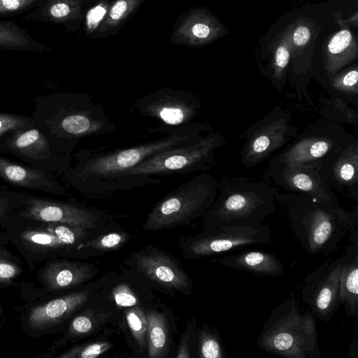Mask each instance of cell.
<instances>
[{
	"mask_svg": "<svg viewBox=\"0 0 358 358\" xmlns=\"http://www.w3.org/2000/svg\"><path fill=\"white\" fill-rule=\"evenodd\" d=\"M339 292L346 315L358 317V243H352L345 250Z\"/></svg>",
	"mask_w": 358,
	"mask_h": 358,
	"instance_id": "603a6c76",
	"label": "cell"
},
{
	"mask_svg": "<svg viewBox=\"0 0 358 358\" xmlns=\"http://www.w3.org/2000/svg\"><path fill=\"white\" fill-rule=\"evenodd\" d=\"M45 0H0V17L27 14L43 4Z\"/></svg>",
	"mask_w": 358,
	"mask_h": 358,
	"instance_id": "836d02e7",
	"label": "cell"
},
{
	"mask_svg": "<svg viewBox=\"0 0 358 358\" xmlns=\"http://www.w3.org/2000/svg\"><path fill=\"white\" fill-rule=\"evenodd\" d=\"M32 127L31 115L0 112V139L9 132Z\"/></svg>",
	"mask_w": 358,
	"mask_h": 358,
	"instance_id": "e575fe53",
	"label": "cell"
},
{
	"mask_svg": "<svg viewBox=\"0 0 358 358\" xmlns=\"http://www.w3.org/2000/svg\"><path fill=\"white\" fill-rule=\"evenodd\" d=\"M357 136L341 124L326 120L315 122L293 140L274 159L284 162L320 161L332 150L351 143Z\"/></svg>",
	"mask_w": 358,
	"mask_h": 358,
	"instance_id": "5bb4252c",
	"label": "cell"
},
{
	"mask_svg": "<svg viewBox=\"0 0 358 358\" xmlns=\"http://www.w3.org/2000/svg\"><path fill=\"white\" fill-rule=\"evenodd\" d=\"M3 313V306L0 303V317L1 315H2Z\"/></svg>",
	"mask_w": 358,
	"mask_h": 358,
	"instance_id": "7bdbcfd3",
	"label": "cell"
},
{
	"mask_svg": "<svg viewBox=\"0 0 358 358\" xmlns=\"http://www.w3.org/2000/svg\"><path fill=\"white\" fill-rule=\"evenodd\" d=\"M320 168V161L292 163L273 157L264 173V180L287 192L308 196L335 208H342L336 194L323 182Z\"/></svg>",
	"mask_w": 358,
	"mask_h": 358,
	"instance_id": "7c38bea8",
	"label": "cell"
},
{
	"mask_svg": "<svg viewBox=\"0 0 358 358\" xmlns=\"http://www.w3.org/2000/svg\"><path fill=\"white\" fill-rule=\"evenodd\" d=\"M33 125L57 151L72 155L81 138L116 130L102 106L89 94L56 92L34 99Z\"/></svg>",
	"mask_w": 358,
	"mask_h": 358,
	"instance_id": "7a4b0ae2",
	"label": "cell"
},
{
	"mask_svg": "<svg viewBox=\"0 0 358 358\" xmlns=\"http://www.w3.org/2000/svg\"><path fill=\"white\" fill-rule=\"evenodd\" d=\"M147 321V347L148 356L159 358L166 356L169 348V335L166 318L155 310L145 313Z\"/></svg>",
	"mask_w": 358,
	"mask_h": 358,
	"instance_id": "484cf974",
	"label": "cell"
},
{
	"mask_svg": "<svg viewBox=\"0 0 358 358\" xmlns=\"http://www.w3.org/2000/svg\"><path fill=\"white\" fill-rule=\"evenodd\" d=\"M320 174L330 189L358 201V138L323 157Z\"/></svg>",
	"mask_w": 358,
	"mask_h": 358,
	"instance_id": "ac0fdd59",
	"label": "cell"
},
{
	"mask_svg": "<svg viewBox=\"0 0 358 358\" xmlns=\"http://www.w3.org/2000/svg\"><path fill=\"white\" fill-rule=\"evenodd\" d=\"M127 8V3L125 1H124V0L117 1L115 3V5L113 6V8L110 10V17L114 20L120 19V17L124 15Z\"/></svg>",
	"mask_w": 358,
	"mask_h": 358,
	"instance_id": "60d3db41",
	"label": "cell"
},
{
	"mask_svg": "<svg viewBox=\"0 0 358 358\" xmlns=\"http://www.w3.org/2000/svg\"><path fill=\"white\" fill-rule=\"evenodd\" d=\"M275 198L293 234L308 254H331L347 231L351 242L358 243V206L348 212L308 196L279 192L275 187Z\"/></svg>",
	"mask_w": 358,
	"mask_h": 358,
	"instance_id": "3957f363",
	"label": "cell"
},
{
	"mask_svg": "<svg viewBox=\"0 0 358 358\" xmlns=\"http://www.w3.org/2000/svg\"><path fill=\"white\" fill-rule=\"evenodd\" d=\"M292 114L280 106L275 107L243 133L244 145L240 152L241 163L254 166L283 148L297 134Z\"/></svg>",
	"mask_w": 358,
	"mask_h": 358,
	"instance_id": "30bf717a",
	"label": "cell"
},
{
	"mask_svg": "<svg viewBox=\"0 0 358 358\" xmlns=\"http://www.w3.org/2000/svg\"><path fill=\"white\" fill-rule=\"evenodd\" d=\"M0 178L13 185L55 195H65L66 189L61 185L57 176L21 165L0 155Z\"/></svg>",
	"mask_w": 358,
	"mask_h": 358,
	"instance_id": "44dd1931",
	"label": "cell"
},
{
	"mask_svg": "<svg viewBox=\"0 0 358 358\" xmlns=\"http://www.w3.org/2000/svg\"><path fill=\"white\" fill-rule=\"evenodd\" d=\"M6 189L0 186V221L6 217L10 208V201L6 195Z\"/></svg>",
	"mask_w": 358,
	"mask_h": 358,
	"instance_id": "ab89813d",
	"label": "cell"
},
{
	"mask_svg": "<svg viewBox=\"0 0 358 358\" xmlns=\"http://www.w3.org/2000/svg\"><path fill=\"white\" fill-rule=\"evenodd\" d=\"M201 105L200 98L193 92L166 87L151 92L135 103L140 114L164 127H179L194 122Z\"/></svg>",
	"mask_w": 358,
	"mask_h": 358,
	"instance_id": "2e32d148",
	"label": "cell"
},
{
	"mask_svg": "<svg viewBox=\"0 0 358 358\" xmlns=\"http://www.w3.org/2000/svg\"><path fill=\"white\" fill-rule=\"evenodd\" d=\"M199 354L203 358H226V352L216 329L203 324L199 332Z\"/></svg>",
	"mask_w": 358,
	"mask_h": 358,
	"instance_id": "f546056e",
	"label": "cell"
},
{
	"mask_svg": "<svg viewBox=\"0 0 358 358\" xmlns=\"http://www.w3.org/2000/svg\"><path fill=\"white\" fill-rule=\"evenodd\" d=\"M94 274L90 265L76 261L52 258L38 271L36 279L41 288L34 287L38 300L54 296L87 282Z\"/></svg>",
	"mask_w": 358,
	"mask_h": 358,
	"instance_id": "d6986e66",
	"label": "cell"
},
{
	"mask_svg": "<svg viewBox=\"0 0 358 358\" xmlns=\"http://www.w3.org/2000/svg\"><path fill=\"white\" fill-rule=\"evenodd\" d=\"M283 36L289 43L292 55H296L297 52L302 50L310 41L313 30L307 22L301 21L291 25Z\"/></svg>",
	"mask_w": 358,
	"mask_h": 358,
	"instance_id": "d6a6232c",
	"label": "cell"
},
{
	"mask_svg": "<svg viewBox=\"0 0 358 358\" xmlns=\"http://www.w3.org/2000/svg\"><path fill=\"white\" fill-rule=\"evenodd\" d=\"M89 297L87 292L78 291L29 302L22 308L20 328L31 338L55 334Z\"/></svg>",
	"mask_w": 358,
	"mask_h": 358,
	"instance_id": "4fadbf2b",
	"label": "cell"
},
{
	"mask_svg": "<svg viewBox=\"0 0 358 358\" xmlns=\"http://www.w3.org/2000/svg\"><path fill=\"white\" fill-rule=\"evenodd\" d=\"M225 138L213 131L189 143L158 152L128 171L124 178L135 188L158 185L156 176L207 171L215 165V151Z\"/></svg>",
	"mask_w": 358,
	"mask_h": 358,
	"instance_id": "52a82bcc",
	"label": "cell"
},
{
	"mask_svg": "<svg viewBox=\"0 0 358 358\" xmlns=\"http://www.w3.org/2000/svg\"><path fill=\"white\" fill-rule=\"evenodd\" d=\"M271 240V229L263 223L206 229L201 234L186 241L185 255L187 258H203L248 245L268 244Z\"/></svg>",
	"mask_w": 358,
	"mask_h": 358,
	"instance_id": "9a60e30c",
	"label": "cell"
},
{
	"mask_svg": "<svg viewBox=\"0 0 358 358\" xmlns=\"http://www.w3.org/2000/svg\"><path fill=\"white\" fill-rule=\"evenodd\" d=\"M138 271L150 280L169 289L189 294L192 281L171 257L157 250H145L136 256Z\"/></svg>",
	"mask_w": 358,
	"mask_h": 358,
	"instance_id": "ffe728a7",
	"label": "cell"
},
{
	"mask_svg": "<svg viewBox=\"0 0 358 358\" xmlns=\"http://www.w3.org/2000/svg\"><path fill=\"white\" fill-rule=\"evenodd\" d=\"M3 233L23 257L30 270L52 258L79 257L88 229L59 222L6 216Z\"/></svg>",
	"mask_w": 358,
	"mask_h": 358,
	"instance_id": "277c9868",
	"label": "cell"
},
{
	"mask_svg": "<svg viewBox=\"0 0 358 358\" xmlns=\"http://www.w3.org/2000/svg\"><path fill=\"white\" fill-rule=\"evenodd\" d=\"M357 53V41L349 29H344L334 34L327 42L324 53V69L328 80L354 61Z\"/></svg>",
	"mask_w": 358,
	"mask_h": 358,
	"instance_id": "cb8c5ba5",
	"label": "cell"
},
{
	"mask_svg": "<svg viewBox=\"0 0 358 358\" xmlns=\"http://www.w3.org/2000/svg\"><path fill=\"white\" fill-rule=\"evenodd\" d=\"M166 136L125 148L108 152L79 150L75 162L61 176L68 187L88 197L108 195L135 188L124 175L148 157L198 140L212 131L208 123L192 122L179 127H158Z\"/></svg>",
	"mask_w": 358,
	"mask_h": 358,
	"instance_id": "6da1fadb",
	"label": "cell"
},
{
	"mask_svg": "<svg viewBox=\"0 0 358 358\" xmlns=\"http://www.w3.org/2000/svg\"><path fill=\"white\" fill-rule=\"evenodd\" d=\"M319 102L320 114L324 120L338 124L346 123L357 126L358 113L346 101L337 96L324 98L321 95Z\"/></svg>",
	"mask_w": 358,
	"mask_h": 358,
	"instance_id": "f1b7e54d",
	"label": "cell"
},
{
	"mask_svg": "<svg viewBox=\"0 0 358 358\" xmlns=\"http://www.w3.org/2000/svg\"><path fill=\"white\" fill-rule=\"evenodd\" d=\"M128 326L139 348L144 350L147 347V321L143 310L137 306L128 309L126 312Z\"/></svg>",
	"mask_w": 358,
	"mask_h": 358,
	"instance_id": "1f68e13d",
	"label": "cell"
},
{
	"mask_svg": "<svg viewBox=\"0 0 358 358\" xmlns=\"http://www.w3.org/2000/svg\"><path fill=\"white\" fill-rule=\"evenodd\" d=\"M316 317L301 313L294 294L275 307L263 324L257 344L264 351L287 358H320Z\"/></svg>",
	"mask_w": 358,
	"mask_h": 358,
	"instance_id": "8992f818",
	"label": "cell"
},
{
	"mask_svg": "<svg viewBox=\"0 0 358 358\" xmlns=\"http://www.w3.org/2000/svg\"><path fill=\"white\" fill-rule=\"evenodd\" d=\"M8 240L0 232V288L18 286L17 280L23 272V261L13 254L6 247Z\"/></svg>",
	"mask_w": 358,
	"mask_h": 358,
	"instance_id": "83f0119b",
	"label": "cell"
},
{
	"mask_svg": "<svg viewBox=\"0 0 358 358\" xmlns=\"http://www.w3.org/2000/svg\"><path fill=\"white\" fill-rule=\"evenodd\" d=\"M10 208L6 216L59 222L92 229L103 215L71 199L67 201L38 197L32 194L6 189Z\"/></svg>",
	"mask_w": 358,
	"mask_h": 358,
	"instance_id": "9c48e42d",
	"label": "cell"
},
{
	"mask_svg": "<svg viewBox=\"0 0 358 358\" xmlns=\"http://www.w3.org/2000/svg\"><path fill=\"white\" fill-rule=\"evenodd\" d=\"M291 58L292 50L289 43L282 35L276 44L272 61L273 85L280 92H283L282 87Z\"/></svg>",
	"mask_w": 358,
	"mask_h": 358,
	"instance_id": "4dcf8cb0",
	"label": "cell"
},
{
	"mask_svg": "<svg viewBox=\"0 0 358 358\" xmlns=\"http://www.w3.org/2000/svg\"><path fill=\"white\" fill-rule=\"evenodd\" d=\"M126 236L120 233L113 232L102 236L92 241V245H87L85 243L81 246L82 254L85 250L90 246L100 250H108L120 246L124 241Z\"/></svg>",
	"mask_w": 358,
	"mask_h": 358,
	"instance_id": "8d00e7d4",
	"label": "cell"
},
{
	"mask_svg": "<svg viewBox=\"0 0 358 358\" xmlns=\"http://www.w3.org/2000/svg\"><path fill=\"white\" fill-rule=\"evenodd\" d=\"M324 87L332 96H337L347 103H358L357 66L338 71L334 74Z\"/></svg>",
	"mask_w": 358,
	"mask_h": 358,
	"instance_id": "4316f807",
	"label": "cell"
},
{
	"mask_svg": "<svg viewBox=\"0 0 358 358\" xmlns=\"http://www.w3.org/2000/svg\"><path fill=\"white\" fill-rule=\"evenodd\" d=\"M344 255L322 263L304 279L301 289L303 301L316 318L329 323L340 301L339 280Z\"/></svg>",
	"mask_w": 358,
	"mask_h": 358,
	"instance_id": "e0dca14e",
	"label": "cell"
},
{
	"mask_svg": "<svg viewBox=\"0 0 358 358\" xmlns=\"http://www.w3.org/2000/svg\"><path fill=\"white\" fill-rule=\"evenodd\" d=\"M113 298L116 304L120 307L131 308L138 304L136 296L126 285H120L115 288L113 291Z\"/></svg>",
	"mask_w": 358,
	"mask_h": 358,
	"instance_id": "74e56055",
	"label": "cell"
},
{
	"mask_svg": "<svg viewBox=\"0 0 358 358\" xmlns=\"http://www.w3.org/2000/svg\"><path fill=\"white\" fill-rule=\"evenodd\" d=\"M106 10L102 6H97L92 9L87 15V22L89 28H94L103 18Z\"/></svg>",
	"mask_w": 358,
	"mask_h": 358,
	"instance_id": "f35d334b",
	"label": "cell"
},
{
	"mask_svg": "<svg viewBox=\"0 0 358 358\" xmlns=\"http://www.w3.org/2000/svg\"><path fill=\"white\" fill-rule=\"evenodd\" d=\"M111 347L109 343H94L74 346L57 356L58 358H95Z\"/></svg>",
	"mask_w": 358,
	"mask_h": 358,
	"instance_id": "d590c367",
	"label": "cell"
},
{
	"mask_svg": "<svg viewBox=\"0 0 358 358\" xmlns=\"http://www.w3.org/2000/svg\"><path fill=\"white\" fill-rule=\"evenodd\" d=\"M348 357L350 358L358 357V340L357 336H355L351 341Z\"/></svg>",
	"mask_w": 358,
	"mask_h": 358,
	"instance_id": "b9f144b4",
	"label": "cell"
},
{
	"mask_svg": "<svg viewBox=\"0 0 358 358\" xmlns=\"http://www.w3.org/2000/svg\"><path fill=\"white\" fill-rule=\"evenodd\" d=\"M0 152L19 158L34 169L62 176L72 164V155L56 150L37 128L9 132L0 139Z\"/></svg>",
	"mask_w": 358,
	"mask_h": 358,
	"instance_id": "8fae6325",
	"label": "cell"
},
{
	"mask_svg": "<svg viewBox=\"0 0 358 358\" xmlns=\"http://www.w3.org/2000/svg\"><path fill=\"white\" fill-rule=\"evenodd\" d=\"M236 270H242L262 276H279L285 271L282 263L273 253L248 250L212 260Z\"/></svg>",
	"mask_w": 358,
	"mask_h": 358,
	"instance_id": "7402d4cb",
	"label": "cell"
},
{
	"mask_svg": "<svg viewBox=\"0 0 358 358\" xmlns=\"http://www.w3.org/2000/svg\"><path fill=\"white\" fill-rule=\"evenodd\" d=\"M218 181L210 174L196 175L162 197L143 227L149 231L188 224L203 215L213 203Z\"/></svg>",
	"mask_w": 358,
	"mask_h": 358,
	"instance_id": "ba28073f",
	"label": "cell"
},
{
	"mask_svg": "<svg viewBox=\"0 0 358 358\" xmlns=\"http://www.w3.org/2000/svg\"><path fill=\"white\" fill-rule=\"evenodd\" d=\"M275 187L264 180L225 176L218 182L216 197L205 213L206 229L262 224L275 213Z\"/></svg>",
	"mask_w": 358,
	"mask_h": 358,
	"instance_id": "5b68a950",
	"label": "cell"
},
{
	"mask_svg": "<svg viewBox=\"0 0 358 358\" xmlns=\"http://www.w3.org/2000/svg\"><path fill=\"white\" fill-rule=\"evenodd\" d=\"M3 322L1 324H0V329H1V327H2V325H3Z\"/></svg>",
	"mask_w": 358,
	"mask_h": 358,
	"instance_id": "ee69618b",
	"label": "cell"
},
{
	"mask_svg": "<svg viewBox=\"0 0 358 358\" xmlns=\"http://www.w3.org/2000/svg\"><path fill=\"white\" fill-rule=\"evenodd\" d=\"M0 49L38 53L51 50V48L36 41L15 22L6 20H0Z\"/></svg>",
	"mask_w": 358,
	"mask_h": 358,
	"instance_id": "d4e9b609",
	"label": "cell"
}]
</instances>
